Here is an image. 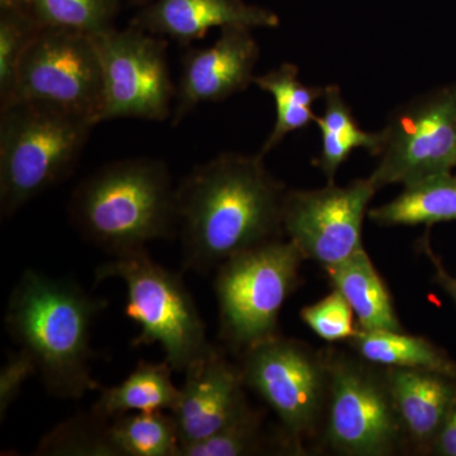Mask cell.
<instances>
[{"label":"cell","mask_w":456,"mask_h":456,"mask_svg":"<svg viewBox=\"0 0 456 456\" xmlns=\"http://www.w3.org/2000/svg\"><path fill=\"white\" fill-rule=\"evenodd\" d=\"M285 193L260 154L226 152L194 167L176 187L183 268L204 274L283 239Z\"/></svg>","instance_id":"obj_1"},{"label":"cell","mask_w":456,"mask_h":456,"mask_svg":"<svg viewBox=\"0 0 456 456\" xmlns=\"http://www.w3.org/2000/svg\"><path fill=\"white\" fill-rule=\"evenodd\" d=\"M107 302L68 279L26 270L9 297L5 329L28 354L53 397L79 399L101 391L90 374L92 329Z\"/></svg>","instance_id":"obj_2"},{"label":"cell","mask_w":456,"mask_h":456,"mask_svg":"<svg viewBox=\"0 0 456 456\" xmlns=\"http://www.w3.org/2000/svg\"><path fill=\"white\" fill-rule=\"evenodd\" d=\"M75 227L113 256L145 250L178 227L176 188L167 165L154 158H131L104 165L74 191Z\"/></svg>","instance_id":"obj_3"},{"label":"cell","mask_w":456,"mask_h":456,"mask_svg":"<svg viewBox=\"0 0 456 456\" xmlns=\"http://www.w3.org/2000/svg\"><path fill=\"white\" fill-rule=\"evenodd\" d=\"M92 122L42 102L0 108V208L16 213L68 178L82 155Z\"/></svg>","instance_id":"obj_4"},{"label":"cell","mask_w":456,"mask_h":456,"mask_svg":"<svg viewBox=\"0 0 456 456\" xmlns=\"http://www.w3.org/2000/svg\"><path fill=\"white\" fill-rule=\"evenodd\" d=\"M95 278L125 283V314L140 327L132 346L160 345L174 371L185 373L215 347L182 274L155 263L146 248L114 256L95 270Z\"/></svg>","instance_id":"obj_5"},{"label":"cell","mask_w":456,"mask_h":456,"mask_svg":"<svg viewBox=\"0 0 456 456\" xmlns=\"http://www.w3.org/2000/svg\"><path fill=\"white\" fill-rule=\"evenodd\" d=\"M305 260L289 239L237 254L217 268L215 292L221 340L235 353L278 335L284 302L299 284Z\"/></svg>","instance_id":"obj_6"},{"label":"cell","mask_w":456,"mask_h":456,"mask_svg":"<svg viewBox=\"0 0 456 456\" xmlns=\"http://www.w3.org/2000/svg\"><path fill=\"white\" fill-rule=\"evenodd\" d=\"M326 445L349 456H388L406 450L410 444L393 397L388 368L338 351H326Z\"/></svg>","instance_id":"obj_7"},{"label":"cell","mask_w":456,"mask_h":456,"mask_svg":"<svg viewBox=\"0 0 456 456\" xmlns=\"http://www.w3.org/2000/svg\"><path fill=\"white\" fill-rule=\"evenodd\" d=\"M245 386L256 392L274 411L288 449L322 434L329 399V362L293 338L274 336L241 354Z\"/></svg>","instance_id":"obj_8"},{"label":"cell","mask_w":456,"mask_h":456,"mask_svg":"<svg viewBox=\"0 0 456 456\" xmlns=\"http://www.w3.org/2000/svg\"><path fill=\"white\" fill-rule=\"evenodd\" d=\"M14 102H42L99 125L104 82L93 36L41 27L20 62L11 97L0 108Z\"/></svg>","instance_id":"obj_9"},{"label":"cell","mask_w":456,"mask_h":456,"mask_svg":"<svg viewBox=\"0 0 456 456\" xmlns=\"http://www.w3.org/2000/svg\"><path fill=\"white\" fill-rule=\"evenodd\" d=\"M378 156L369 176L377 191L452 173L456 167V83L399 107L382 130Z\"/></svg>","instance_id":"obj_10"},{"label":"cell","mask_w":456,"mask_h":456,"mask_svg":"<svg viewBox=\"0 0 456 456\" xmlns=\"http://www.w3.org/2000/svg\"><path fill=\"white\" fill-rule=\"evenodd\" d=\"M104 82L102 122L137 118L163 122L173 114L176 90L171 82L167 42L132 26L93 36Z\"/></svg>","instance_id":"obj_11"},{"label":"cell","mask_w":456,"mask_h":456,"mask_svg":"<svg viewBox=\"0 0 456 456\" xmlns=\"http://www.w3.org/2000/svg\"><path fill=\"white\" fill-rule=\"evenodd\" d=\"M377 191L369 178L345 187L329 183L312 191H287L284 233L305 260L316 261L323 269L334 266L364 248L362 224Z\"/></svg>","instance_id":"obj_12"},{"label":"cell","mask_w":456,"mask_h":456,"mask_svg":"<svg viewBox=\"0 0 456 456\" xmlns=\"http://www.w3.org/2000/svg\"><path fill=\"white\" fill-rule=\"evenodd\" d=\"M260 47L244 26L221 28L218 40L207 49L193 50L183 61L174 102L173 125L203 103H213L244 92L254 84Z\"/></svg>","instance_id":"obj_13"},{"label":"cell","mask_w":456,"mask_h":456,"mask_svg":"<svg viewBox=\"0 0 456 456\" xmlns=\"http://www.w3.org/2000/svg\"><path fill=\"white\" fill-rule=\"evenodd\" d=\"M184 374L178 406L171 412L178 426L180 448L220 431L248 404L241 368L232 364L220 347H213Z\"/></svg>","instance_id":"obj_14"},{"label":"cell","mask_w":456,"mask_h":456,"mask_svg":"<svg viewBox=\"0 0 456 456\" xmlns=\"http://www.w3.org/2000/svg\"><path fill=\"white\" fill-rule=\"evenodd\" d=\"M277 14L244 0H155L132 20V26L173 40H200L212 28L244 26L275 28Z\"/></svg>","instance_id":"obj_15"},{"label":"cell","mask_w":456,"mask_h":456,"mask_svg":"<svg viewBox=\"0 0 456 456\" xmlns=\"http://www.w3.org/2000/svg\"><path fill=\"white\" fill-rule=\"evenodd\" d=\"M389 383L408 444L432 452L456 395V378L426 369L388 368Z\"/></svg>","instance_id":"obj_16"},{"label":"cell","mask_w":456,"mask_h":456,"mask_svg":"<svg viewBox=\"0 0 456 456\" xmlns=\"http://www.w3.org/2000/svg\"><path fill=\"white\" fill-rule=\"evenodd\" d=\"M325 270L332 287L353 308L360 329L403 331L391 293L364 248Z\"/></svg>","instance_id":"obj_17"},{"label":"cell","mask_w":456,"mask_h":456,"mask_svg":"<svg viewBox=\"0 0 456 456\" xmlns=\"http://www.w3.org/2000/svg\"><path fill=\"white\" fill-rule=\"evenodd\" d=\"M173 371L167 362H140L118 386L102 387L92 411L107 419L131 412H173L180 399V388L174 386L171 378Z\"/></svg>","instance_id":"obj_18"},{"label":"cell","mask_w":456,"mask_h":456,"mask_svg":"<svg viewBox=\"0 0 456 456\" xmlns=\"http://www.w3.org/2000/svg\"><path fill=\"white\" fill-rule=\"evenodd\" d=\"M368 215L384 227L456 221V174H440L406 185L395 200L370 209Z\"/></svg>","instance_id":"obj_19"},{"label":"cell","mask_w":456,"mask_h":456,"mask_svg":"<svg viewBox=\"0 0 456 456\" xmlns=\"http://www.w3.org/2000/svg\"><path fill=\"white\" fill-rule=\"evenodd\" d=\"M323 103L322 116L316 119L322 147L314 165L322 171L327 182L334 183L338 167L354 150L365 149L371 155L379 154L382 131L369 132L360 127L338 86H325Z\"/></svg>","instance_id":"obj_20"},{"label":"cell","mask_w":456,"mask_h":456,"mask_svg":"<svg viewBox=\"0 0 456 456\" xmlns=\"http://www.w3.org/2000/svg\"><path fill=\"white\" fill-rule=\"evenodd\" d=\"M356 355L386 368L426 369L456 378V364L445 350L421 336L388 330H356L347 340Z\"/></svg>","instance_id":"obj_21"},{"label":"cell","mask_w":456,"mask_h":456,"mask_svg":"<svg viewBox=\"0 0 456 456\" xmlns=\"http://www.w3.org/2000/svg\"><path fill=\"white\" fill-rule=\"evenodd\" d=\"M254 84L272 95L277 110L274 128L261 147V156H265L281 145L285 136L292 132L316 123L317 114L314 112V104L318 99L323 98L325 86L321 88L303 83L296 65L285 62L268 73L255 77Z\"/></svg>","instance_id":"obj_22"},{"label":"cell","mask_w":456,"mask_h":456,"mask_svg":"<svg viewBox=\"0 0 456 456\" xmlns=\"http://www.w3.org/2000/svg\"><path fill=\"white\" fill-rule=\"evenodd\" d=\"M110 439L118 456H179L178 426L169 411L114 417Z\"/></svg>","instance_id":"obj_23"},{"label":"cell","mask_w":456,"mask_h":456,"mask_svg":"<svg viewBox=\"0 0 456 456\" xmlns=\"http://www.w3.org/2000/svg\"><path fill=\"white\" fill-rule=\"evenodd\" d=\"M110 419L92 410L71 417L40 441L35 455L118 456L110 439Z\"/></svg>","instance_id":"obj_24"},{"label":"cell","mask_w":456,"mask_h":456,"mask_svg":"<svg viewBox=\"0 0 456 456\" xmlns=\"http://www.w3.org/2000/svg\"><path fill=\"white\" fill-rule=\"evenodd\" d=\"M119 0H26L25 12L41 27L94 36L113 28Z\"/></svg>","instance_id":"obj_25"},{"label":"cell","mask_w":456,"mask_h":456,"mask_svg":"<svg viewBox=\"0 0 456 456\" xmlns=\"http://www.w3.org/2000/svg\"><path fill=\"white\" fill-rule=\"evenodd\" d=\"M263 413L248 404L220 431L180 448L179 456L256 455L265 450Z\"/></svg>","instance_id":"obj_26"},{"label":"cell","mask_w":456,"mask_h":456,"mask_svg":"<svg viewBox=\"0 0 456 456\" xmlns=\"http://www.w3.org/2000/svg\"><path fill=\"white\" fill-rule=\"evenodd\" d=\"M40 28L25 11H0V106L11 97L20 62Z\"/></svg>","instance_id":"obj_27"},{"label":"cell","mask_w":456,"mask_h":456,"mask_svg":"<svg viewBox=\"0 0 456 456\" xmlns=\"http://www.w3.org/2000/svg\"><path fill=\"white\" fill-rule=\"evenodd\" d=\"M354 311L338 290L301 311V318L312 331L329 342L347 341L355 335Z\"/></svg>","instance_id":"obj_28"},{"label":"cell","mask_w":456,"mask_h":456,"mask_svg":"<svg viewBox=\"0 0 456 456\" xmlns=\"http://www.w3.org/2000/svg\"><path fill=\"white\" fill-rule=\"evenodd\" d=\"M37 375L35 362L23 350L11 353L4 367L0 370V419H4L5 413L22 391L27 379Z\"/></svg>","instance_id":"obj_29"},{"label":"cell","mask_w":456,"mask_h":456,"mask_svg":"<svg viewBox=\"0 0 456 456\" xmlns=\"http://www.w3.org/2000/svg\"><path fill=\"white\" fill-rule=\"evenodd\" d=\"M432 454L456 456V395L432 446Z\"/></svg>","instance_id":"obj_30"},{"label":"cell","mask_w":456,"mask_h":456,"mask_svg":"<svg viewBox=\"0 0 456 456\" xmlns=\"http://www.w3.org/2000/svg\"><path fill=\"white\" fill-rule=\"evenodd\" d=\"M422 248H424L426 255H428V257L430 259L432 265H434L435 283L443 288L444 292L448 294L450 298H452L456 305V277L450 274L448 270L444 268L443 263H441L439 257L434 254V251L431 250L430 245L426 244Z\"/></svg>","instance_id":"obj_31"},{"label":"cell","mask_w":456,"mask_h":456,"mask_svg":"<svg viewBox=\"0 0 456 456\" xmlns=\"http://www.w3.org/2000/svg\"><path fill=\"white\" fill-rule=\"evenodd\" d=\"M26 0H0V11H25Z\"/></svg>","instance_id":"obj_32"},{"label":"cell","mask_w":456,"mask_h":456,"mask_svg":"<svg viewBox=\"0 0 456 456\" xmlns=\"http://www.w3.org/2000/svg\"><path fill=\"white\" fill-rule=\"evenodd\" d=\"M136 2H137V0H136Z\"/></svg>","instance_id":"obj_33"}]
</instances>
